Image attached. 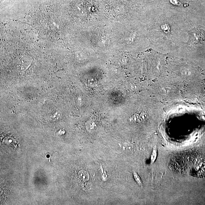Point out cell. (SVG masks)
Masks as SVG:
<instances>
[{"mask_svg":"<svg viewBox=\"0 0 205 205\" xmlns=\"http://www.w3.org/2000/svg\"><path fill=\"white\" fill-rule=\"evenodd\" d=\"M3 144L7 146L14 147L16 146V142L15 139L11 137H6L3 141Z\"/></svg>","mask_w":205,"mask_h":205,"instance_id":"cell-1","label":"cell"},{"mask_svg":"<svg viewBox=\"0 0 205 205\" xmlns=\"http://www.w3.org/2000/svg\"><path fill=\"white\" fill-rule=\"evenodd\" d=\"M78 175L79 177L82 181H86L89 179V175L88 172L84 170H81L79 172Z\"/></svg>","mask_w":205,"mask_h":205,"instance_id":"cell-2","label":"cell"},{"mask_svg":"<svg viewBox=\"0 0 205 205\" xmlns=\"http://www.w3.org/2000/svg\"><path fill=\"white\" fill-rule=\"evenodd\" d=\"M157 150L156 147L155 146L154 147V149H153L151 158H150L152 163H153L155 162L157 159Z\"/></svg>","mask_w":205,"mask_h":205,"instance_id":"cell-3","label":"cell"},{"mask_svg":"<svg viewBox=\"0 0 205 205\" xmlns=\"http://www.w3.org/2000/svg\"><path fill=\"white\" fill-rule=\"evenodd\" d=\"M133 176H134V180H135L137 183L138 184L139 186H142V181L140 177L138 176V174H137V173L136 172H133Z\"/></svg>","mask_w":205,"mask_h":205,"instance_id":"cell-4","label":"cell"}]
</instances>
